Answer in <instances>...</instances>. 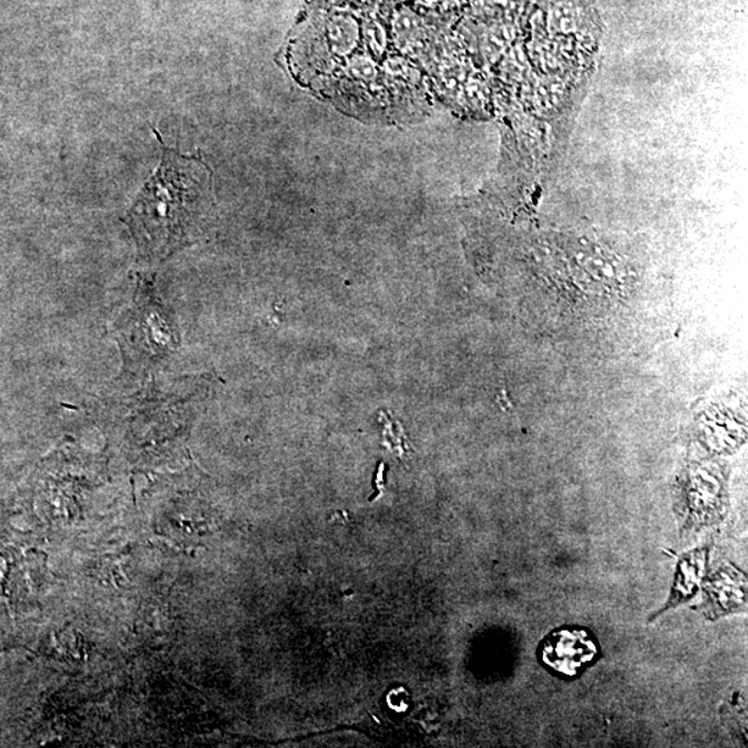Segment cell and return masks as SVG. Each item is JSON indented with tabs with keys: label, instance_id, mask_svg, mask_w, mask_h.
Wrapping results in <instances>:
<instances>
[{
	"label": "cell",
	"instance_id": "cell-1",
	"mask_svg": "<svg viewBox=\"0 0 748 748\" xmlns=\"http://www.w3.org/2000/svg\"><path fill=\"white\" fill-rule=\"evenodd\" d=\"M158 141L164 148L163 161L143 187L127 219L139 246L150 254L163 255L185 238L203 174L196 158L166 147L160 136Z\"/></svg>",
	"mask_w": 748,
	"mask_h": 748
},
{
	"label": "cell",
	"instance_id": "cell-2",
	"mask_svg": "<svg viewBox=\"0 0 748 748\" xmlns=\"http://www.w3.org/2000/svg\"><path fill=\"white\" fill-rule=\"evenodd\" d=\"M537 657L552 674L578 678L601 658V647L590 629L564 626L542 641Z\"/></svg>",
	"mask_w": 748,
	"mask_h": 748
},
{
	"label": "cell",
	"instance_id": "cell-4",
	"mask_svg": "<svg viewBox=\"0 0 748 748\" xmlns=\"http://www.w3.org/2000/svg\"><path fill=\"white\" fill-rule=\"evenodd\" d=\"M708 547L697 549L695 552L687 553L685 557L680 559L678 570L675 574V584L673 593H670L669 601L654 618L659 614L667 612L670 607L679 606V604L690 601V597L696 595L698 586H700L703 576L706 575L708 564Z\"/></svg>",
	"mask_w": 748,
	"mask_h": 748
},
{
	"label": "cell",
	"instance_id": "cell-3",
	"mask_svg": "<svg viewBox=\"0 0 748 748\" xmlns=\"http://www.w3.org/2000/svg\"><path fill=\"white\" fill-rule=\"evenodd\" d=\"M706 613L708 618L740 612L746 606V576L734 565L719 570L706 587Z\"/></svg>",
	"mask_w": 748,
	"mask_h": 748
}]
</instances>
